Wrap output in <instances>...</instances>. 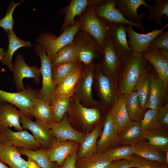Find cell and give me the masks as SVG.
<instances>
[{"label":"cell","mask_w":168,"mask_h":168,"mask_svg":"<svg viewBox=\"0 0 168 168\" xmlns=\"http://www.w3.org/2000/svg\"><path fill=\"white\" fill-rule=\"evenodd\" d=\"M115 0H106L100 6L94 5L95 13L97 16L102 18L109 23H123L131 25L140 29L144 32L145 30L142 23L134 24L128 20L115 6Z\"/></svg>","instance_id":"12"},{"label":"cell","mask_w":168,"mask_h":168,"mask_svg":"<svg viewBox=\"0 0 168 168\" xmlns=\"http://www.w3.org/2000/svg\"><path fill=\"white\" fill-rule=\"evenodd\" d=\"M157 118L159 123L162 125H168V104L157 110Z\"/></svg>","instance_id":"48"},{"label":"cell","mask_w":168,"mask_h":168,"mask_svg":"<svg viewBox=\"0 0 168 168\" xmlns=\"http://www.w3.org/2000/svg\"><path fill=\"white\" fill-rule=\"evenodd\" d=\"M6 54V51L4 49L0 47V61L1 62L4 58Z\"/></svg>","instance_id":"52"},{"label":"cell","mask_w":168,"mask_h":168,"mask_svg":"<svg viewBox=\"0 0 168 168\" xmlns=\"http://www.w3.org/2000/svg\"><path fill=\"white\" fill-rule=\"evenodd\" d=\"M157 110L149 109L145 112L142 119L140 121V126L142 131L145 132L158 126Z\"/></svg>","instance_id":"43"},{"label":"cell","mask_w":168,"mask_h":168,"mask_svg":"<svg viewBox=\"0 0 168 168\" xmlns=\"http://www.w3.org/2000/svg\"><path fill=\"white\" fill-rule=\"evenodd\" d=\"M133 147L134 154L137 156L167 165L165 153L148 142L141 141Z\"/></svg>","instance_id":"30"},{"label":"cell","mask_w":168,"mask_h":168,"mask_svg":"<svg viewBox=\"0 0 168 168\" xmlns=\"http://www.w3.org/2000/svg\"><path fill=\"white\" fill-rule=\"evenodd\" d=\"M0 160L10 168H28L27 161L23 159L16 147L0 141Z\"/></svg>","instance_id":"26"},{"label":"cell","mask_w":168,"mask_h":168,"mask_svg":"<svg viewBox=\"0 0 168 168\" xmlns=\"http://www.w3.org/2000/svg\"><path fill=\"white\" fill-rule=\"evenodd\" d=\"M83 66L78 61L52 66V78L56 86Z\"/></svg>","instance_id":"32"},{"label":"cell","mask_w":168,"mask_h":168,"mask_svg":"<svg viewBox=\"0 0 168 168\" xmlns=\"http://www.w3.org/2000/svg\"><path fill=\"white\" fill-rule=\"evenodd\" d=\"M93 87L99 98L100 108L102 111L107 110V113L121 97L114 78L104 75L101 72L97 62L94 71Z\"/></svg>","instance_id":"2"},{"label":"cell","mask_w":168,"mask_h":168,"mask_svg":"<svg viewBox=\"0 0 168 168\" xmlns=\"http://www.w3.org/2000/svg\"><path fill=\"white\" fill-rule=\"evenodd\" d=\"M168 24L161 29H156L149 31L146 34H140L136 32L133 26L126 24L125 28L129 38L128 44L133 51L140 54L146 51L149 47L151 42L155 38L162 33L163 30L168 27Z\"/></svg>","instance_id":"17"},{"label":"cell","mask_w":168,"mask_h":168,"mask_svg":"<svg viewBox=\"0 0 168 168\" xmlns=\"http://www.w3.org/2000/svg\"><path fill=\"white\" fill-rule=\"evenodd\" d=\"M151 75V90L146 109L158 110L168 104V86L159 77L155 69Z\"/></svg>","instance_id":"16"},{"label":"cell","mask_w":168,"mask_h":168,"mask_svg":"<svg viewBox=\"0 0 168 168\" xmlns=\"http://www.w3.org/2000/svg\"><path fill=\"white\" fill-rule=\"evenodd\" d=\"M40 90L34 89L27 86L22 91L10 92L0 89V102H7L18 108L29 117L30 111L35 100L38 98Z\"/></svg>","instance_id":"9"},{"label":"cell","mask_w":168,"mask_h":168,"mask_svg":"<svg viewBox=\"0 0 168 168\" xmlns=\"http://www.w3.org/2000/svg\"><path fill=\"white\" fill-rule=\"evenodd\" d=\"M84 67V66H83L81 67L76 72L65 79L61 83L57 86L54 94L62 97H72Z\"/></svg>","instance_id":"36"},{"label":"cell","mask_w":168,"mask_h":168,"mask_svg":"<svg viewBox=\"0 0 168 168\" xmlns=\"http://www.w3.org/2000/svg\"><path fill=\"white\" fill-rule=\"evenodd\" d=\"M102 49L101 57L97 61L100 69L104 75L114 78L121 60L113 48L109 34L105 39Z\"/></svg>","instance_id":"14"},{"label":"cell","mask_w":168,"mask_h":168,"mask_svg":"<svg viewBox=\"0 0 168 168\" xmlns=\"http://www.w3.org/2000/svg\"><path fill=\"white\" fill-rule=\"evenodd\" d=\"M102 123L101 120L92 131L86 134L80 143V147L77 154V160L92 156L97 153V140L100 133Z\"/></svg>","instance_id":"27"},{"label":"cell","mask_w":168,"mask_h":168,"mask_svg":"<svg viewBox=\"0 0 168 168\" xmlns=\"http://www.w3.org/2000/svg\"><path fill=\"white\" fill-rule=\"evenodd\" d=\"M154 69L143 72L139 78L134 91L137 93L140 107L144 113L149 98L152 84V72Z\"/></svg>","instance_id":"28"},{"label":"cell","mask_w":168,"mask_h":168,"mask_svg":"<svg viewBox=\"0 0 168 168\" xmlns=\"http://www.w3.org/2000/svg\"><path fill=\"white\" fill-rule=\"evenodd\" d=\"M24 1L20 0L16 4L13 1L11 2L7 7L5 15L3 18L0 19V27H2L6 33L13 30L15 24V21L12 17L13 12L16 6Z\"/></svg>","instance_id":"44"},{"label":"cell","mask_w":168,"mask_h":168,"mask_svg":"<svg viewBox=\"0 0 168 168\" xmlns=\"http://www.w3.org/2000/svg\"><path fill=\"white\" fill-rule=\"evenodd\" d=\"M7 33L8 39V45L5 56L1 62L3 65L7 66L9 69L12 71L13 65L12 59L15 52L21 47H32L33 46L29 41H26L19 38L13 30Z\"/></svg>","instance_id":"31"},{"label":"cell","mask_w":168,"mask_h":168,"mask_svg":"<svg viewBox=\"0 0 168 168\" xmlns=\"http://www.w3.org/2000/svg\"><path fill=\"white\" fill-rule=\"evenodd\" d=\"M112 161L104 153L76 160V168H107Z\"/></svg>","instance_id":"35"},{"label":"cell","mask_w":168,"mask_h":168,"mask_svg":"<svg viewBox=\"0 0 168 168\" xmlns=\"http://www.w3.org/2000/svg\"><path fill=\"white\" fill-rule=\"evenodd\" d=\"M80 17L82 22L79 31L88 33L102 48L105 39L109 34V23L96 16L93 5L89 6Z\"/></svg>","instance_id":"4"},{"label":"cell","mask_w":168,"mask_h":168,"mask_svg":"<svg viewBox=\"0 0 168 168\" xmlns=\"http://www.w3.org/2000/svg\"><path fill=\"white\" fill-rule=\"evenodd\" d=\"M104 127L101 137L97 141V153L103 152L112 146L117 144V129L113 119L110 111L104 119Z\"/></svg>","instance_id":"20"},{"label":"cell","mask_w":168,"mask_h":168,"mask_svg":"<svg viewBox=\"0 0 168 168\" xmlns=\"http://www.w3.org/2000/svg\"><path fill=\"white\" fill-rule=\"evenodd\" d=\"M133 167V160L132 156L128 159L113 161L107 168H130Z\"/></svg>","instance_id":"47"},{"label":"cell","mask_w":168,"mask_h":168,"mask_svg":"<svg viewBox=\"0 0 168 168\" xmlns=\"http://www.w3.org/2000/svg\"><path fill=\"white\" fill-rule=\"evenodd\" d=\"M0 141L9 143L16 147L31 150H36L43 147L26 130L15 132L9 127L3 132L0 133Z\"/></svg>","instance_id":"13"},{"label":"cell","mask_w":168,"mask_h":168,"mask_svg":"<svg viewBox=\"0 0 168 168\" xmlns=\"http://www.w3.org/2000/svg\"><path fill=\"white\" fill-rule=\"evenodd\" d=\"M141 54L152 64L159 77L168 86V59L150 47Z\"/></svg>","instance_id":"25"},{"label":"cell","mask_w":168,"mask_h":168,"mask_svg":"<svg viewBox=\"0 0 168 168\" xmlns=\"http://www.w3.org/2000/svg\"><path fill=\"white\" fill-rule=\"evenodd\" d=\"M149 47L158 50L162 49L168 51V30L159 35L150 44Z\"/></svg>","instance_id":"46"},{"label":"cell","mask_w":168,"mask_h":168,"mask_svg":"<svg viewBox=\"0 0 168 168\" xmlns=\"http://www.w3.org/2000/svg\"><path fill=\"white\" fill-rule=\"evenodd\" d=\"M154 5H150L149 7V16L147 17V21L154 20L160 26L161 24L162 16L165 15L166 20L168 19V0H154Z\"/></svg>","instance_id":"41"},{"label":"cell","mask_w":168,"mask_h":168,"mask_svg":"<svg viewBox=\"0 0 168 168\" xmlns=\"http://www.w3.org/2000/svg\"><path fill=\"white\" fill-rule=\"evenodd\" d=\"M27 158L28 168H41L33 160L29 157Z\"/></svg>","instance_id":"50"},{"label":"cell","mask_w":168,"mask_h":168,"mask_svg":"<svg viewBox=\"0 0 168 168\" xmlns=\"http://www.w3.org/2000/svg\"><path fill=\"white\" fill-rule=\"evenodd\" d=\"M30 116L47 124L53 122V115L50 102L38 98L34 102L30 111Z\"/></svg>","instance_id":"34"},{"label":"cell","mask_w":168,"mask_h":168,"mask_svg":"<svg viewBox=\"0 0 168 168\" xmlns=\"http://www.w3.org/2000/svg\"><path fill=\"white\" fill-rule=\"evenodd\" d=\"M110 111L117 130L125 127L132 121L126 109L125 100L122 96Z\"/></svg>","instance_id":"37"},{"label":"cell","mask_w":168,"mask_h":168,"mask_svg":"<svg viewBox=\"0 0 168 168\" xmlns=\"http://www.w3.org/2000/svg\"><path fill=\"white\" fill-rule=\"evenodd\" d=\"M135 168H137V167H135Z\"/></svg>","instance_id":"56"},{"label":"cell","mask_w":168,"mask_h":168,"mask_svg":"<svg viewBox=\"0 0 168 168\" xmlns=\"http://www.w3.org/2000/svg\"><path fill=\"white\" fill-rule=\"evenodd\" d=\"M82 22L81 17L78 18L74 25L63 31L58 37L48 31L40 33L36 42L42 46L51 61L59 50L73 41Z\"/></svg>","instance_id":"3"},{"label":"cell","mask_w":168,"mask_h":168,"mask_svg":"<svg viewBox=\"0 0 168 168\" xmlns=\"http://www.w3.org/2000/svg\"><path fill=\"white\" fill-rule=\"evenodd\" d=\"M19 122L23 128L31 132L35 138L43 147L48 148L55 139L50 133L48 124L38 119L33 121L23 113Z\"/></svg>","instance_id":"15"},{"label":"cell","mask_w":168,"mask_h":168,"mask_svg":"<svg viewBox=\"0 0 168 168\" xmlns=\"http://www.w3.org/2000/svg\"><path fill=\"white\" fill-rule=\"evenodd\" d=\"M12 71L13 80L17 92L25 89L22 82L23 79L25 78H32L36 84L40 83L41 73L39 68L35 65H28L20 54H18L15 58Z\"/></svg>","instance_id":"11"},{"label":"cell","mask_w":168,"mask_h":168,"mask_svg":"<svg viewBox=\"0 0 168 168\" xmlns=\"http://www.w3.org/2000/svg\"><path fill=\"white\" fill-rule=\"evenodd\" d=\"M96 62L83 67L77 82L73 96L86 107H100L98 101L95 100L92 95L94 71Z\"/></svg>","instance_id":"6"},{"label":"cell","mask_w":168,"mask_h":168,"mask_svg":"<svg viewBox=\"0 0 168 168\" xmlns=\"http://www.w3.org/2000/svg\"><path fill=\"white\" fill-rule=\"evenodd\" d=\"M78 51V59L84 66L98 61L102 53V49L96 40L87 32L79 31L75 35L73 41Z\"/></svg>","instance_id":"5"},{"label":"cell","mask_w":168,"mask_h":168,"mask_svg":"<svg viewBox=\"0 0 168 168\" xmlns=\"http://www.w3.org/2000/svg\"><path fill=\"white\" fill-rule=\"evenodd\" d=\"M0 168H10L4 164L3 162L0 161Z\"/></svg>","instance_id":"53"},{"label":"cell","mask_w":168,"mask_h":168,"mask_svg":"<svg viewBox=\"0 0 168 168\" xmlns=\"http://www.w3.org/2000/svg\"><path fill=\"white\" fill-rule=\"evenodd\" d=\"M50 134L56 140L62 142L72 140L80 143L86 134L74 129L71 125L67 114L58 123L48 124Z\"/></svg>","instance_id":"19"},{"label":"cell","mask_w":168,"mask_h":168,"mask_svg":"<svg viewBox=\"0 0 168 168\" xmlns=\"http://www.w3.org/2000/svg\"><path fill=\"white\" fill-rule=\"evenodd\" d=\"M23 113L12 104L0 102V133L3 132L9 126H13L17 132L23 130L19 122L20 118Z\"/></svg>","instance_id":"21"},{"label":"cell","mask_w":168,"mask_h":168,"mask_svg":"<svg viewBox=\"0 0 168 168\" xmlns=\"http://www.w3.org/2000/svg\"><path fill=\"white\" fill-rule=\"evenodd\" d=\"M125 24L109 23V35L113 47L121 60L130 56L133 53L127 39Z\"/></svg>","instance_id":"18"},{"label":"cell","mask_w":168,"mask_h":168,"mask_svg":"<svg viewBox=\"0 0 168 168\" xmlns=\"http://www.w3.org/2000/svg\"><path fill=\"white\" fill-rule=\"evenodd\" d=\"M34 50L41 60V66L39 69L42 79V87L39 91L38 98L50 102L54 94L56 86L52 78L51 61L40 44H37Z\"/></svg>","instance_id":"8"},{"label":"cell","mask_w":168,"mask_h":168,"mask_svg":"<svg viewBox=\"0 0 168 168\" xmlns=\"http://www.w3.org/2000/svg\"><path fill=\"white\" fill-rule=\"evenodd\" d=\"M71 98L60 96L55 94L52 96L50 103L53 122H60L64 115L69 112L71 107Z\"/></svg>","instance_id":"33"},{"label":"cell","mask_w":168,"mask_h":168,"mask_svg":"<svg viewBox=\"0 0 168 168\" xmlns=\"http://www.w3.org/2000/svg\"><path fill=\"white\" fill-rule=\"evenodd\" d=\"M165 156L166 158V164L168 165V151H167L165 152Z\"/></svg>","instance_id":"54"},{"label":"cell","mask_w":168,"mask_h":168,"mask_svg":"<svg viewBox=\"0 0 168 168\" xmlns=\"http://www.w3.org/2000/svg\"><path fill=\"white\" fill-rule=\"evenodd\" d=\"M16 148L21 155H26L33 160L41 168H55L57 166V164L49 160L46 150L40 148L31 150L20 147Z\"/></svg>","instance_id":"40"},{"label":"cell","mask_w":168,"mask_h":168,"mask_svg":"<svg viewBox=\"0 0 168 168\" xmlns=\"http://www.w3.org/2000/svg\"><path fill=\"white\" fill-rule=\"evenodd\" d=\"M125 100L126 107L131 120L140 121L144 113L140 107L137 93L134 91L121 95Z\"/></svg>","instance_id":"38"},{"label":"cell","mask_w":168,"mask_h":168,"mask_svg":"<svg viewBox=\"0 0 168 168\" xmlns=\"http://www.w3.org/2000/svg\"><path fill=\"white\" fill-rule=\"evenodd\" d=\"M105 0H72L67 6L59 12L65 15L64 21L60 29V33L73 26L76 22V16L80 17L89 5L100 6Z\"/></svg>","instance_id":"10"},{"label":"cell","mask_w":168,"mask_h":168,"mask_svg":"<svg viewBox=\"0 0 168 168\" xmlns=\"http://www.w3.org/2000/svg\"><path fill=\"white\" fill-rule=\"evenodd\" d=\"M167 126L160 124L144 133V138L149 144L165 152L168 151V134Z\"/></svg>","instance_id":"29"},{"label":"cell","mask_w":168,"mask_h":168,"mask_svg":"<svg viewBox=\"0 0 168 168\" xmlns=\"http://www.w3.org/2000/svg\"><path fill=\"white\" fill-rule=\"evenodd\" d=\"M144 133L141 129L140 121H132L117 130V142L121 146H134L144 138Z\"/></svg>","instance_id":"23"},{"label":"cell","mask_w":168,"mask_h":168,"mask_svg":"<svg viewBox=\"0 0 168 168\" xmlns=\"http://www.w3.org/2000/svg\"><path fill=\"white\" fill-rule=\"evenodd\" d=\"M157 51L162 56L168 59V51L162 49H159Z\"/></svg>","instance_id":"51"},{"label":"cell","mask_w":168,"mask_h":168,"mask_svg":"<svg viewBox=\"0 0 168 168\" xmlns=\"http://www.w3.org/2000/svg\"><path fill=\"white\" fill-rule=\"evenodd\" d=\"M154 69L141 54L137 52H133L131 55L121 60L114 78L120 95L133 91L142 74Z\"/></svg>","instance_id":"1"},{"label":"cell","mask_w":168,"mask_h":168,"mask_svg":"<svg viewBox=\"0 0 168 168\" xmlns=\"http://www.w3.org/2000/svg\"><path fill=\"white\" fill-rule=\"evenodd\" d=\"M130 168H135V167H130Z\"/></svg>","instance_id":"55"},{"label":"cell","mask_w":168,"mask_h":168,"mask_svg":"<svg viewBox=\"0 0 168 168\" xmlns=\"http://www.w3.org/2000/svg\"><path fill=\"white\" fill-rule=\"evenodd\" d=\"M71 99V107L68 118L70 123L90 128L102 120V110L100 107L89 108L84 106L74 96Z\"/></svg>","instance_id":"7"},{"label":"cell","mask_w":168,"mask_h":168,"mask_svg":"<svg viewBox=\"0 0 168 168\" xmlns=\"http://www.w3.org/2000/svg\"><path fill=\"white\" fill-rule=\"evenodd\" d=\"M133 167L138 168H168L167 165L156 161L147 159L137 156H133Z\"/></svg>","instance_id":"45"},{"label":"cell","mask_w":168,"mask_h":168,"mask_svg":"<svg viewBox=\"0 0 168 168\" xmlns=\"http://www.w3.org/2000/svg\"><path fill=\"white\" fill-rule=\"evenodd\" d=\"M141 5L148 7L145 0H115V6L126 19L134 24L142 23L144 18L147 16V14L142 12L138 14L137 12L138 8Z\"/></svg>","instance_id":"24"},{"label":"cell","mask_w":168,"mask_h":168,"mask_svg":"<svg viewBox=\"0 0 168 168\" xmlns=\"http://www.w3.org/2000/svg\"><path fill=\"white\" fill-rule=\"evenodd\" d=\"M76 142L72 140L61 142L54 139L49 147L46 150L50 161L56 162L58 166H62L65 159L77 148Z\"/></svg>","instance_id":"22"},{"label":"cell","mask_w":168,"mask_h":168,"mask_svg":"<svg viewBox=\"0 0 168 168\" xmlns=\"http://www.w3.org/2000/svg\"><path fill=\"white\" fill-rule=\"evenodd\" d=\"M103 152L113 161L130 158L134 150L133 146L127 145L109 148Z\"/></svg>","instance_id":"42"},{"label":"cell","mask_w":168,"mask_h":168,"mask_svg":"<svg viewBox=\"0 0 168 168\" xmlns=\"http://www.w3.org/2000/svg\"><path fill=\"white\" fill-rule=\"evenodd\" d=\"M77 148L65 159L62 166H59L57 165L55 168H76L75 163L77 160Z\"/></svg>","instance_id":"49"},{"label":"cell","mask_w":168,"mask_h":168,"mask_svg":"<svg viewBox=\"0 0 168 168\" xmlns=\"http://www.w3.org/2000/svg\"><path fill=\"white\" fill-rule=\"evenodd\" d=\"M77 61H78V49L73 41L59 50L51 62L53 66Z\"/></svg>","instance_id":"39"}]
</instances>
